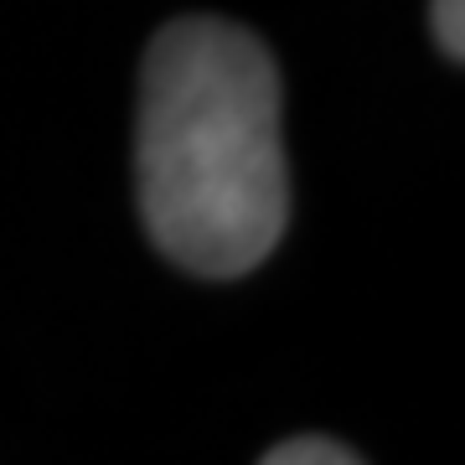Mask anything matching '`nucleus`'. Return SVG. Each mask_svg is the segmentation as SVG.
<instances>
[{
	"mask_svg": "<svg viewBox=\"0 0 465 465\" xmlns=\"http://www.w3.org/2000/svg\"><path fill=\"white\" fill-rule=\"evenodd\" d=\"M280 67L249 26L182 16L140 67L134 186L150 243L202 280H238L290 223Z\"/></svg>",
	"mask_w": 465,
	"mask_h": 465,
	"instance_id": "1",
	"label": "nucleus"
},
{
	"mask_svg": "<svg viewBox=\"0 0 465 465\" xmlns=\"http://www.w3.org/2000/svg\"><path fill=\"white\" fill-rule=\"evenodd\" d=\"M362 455L341 440H326V434H295V440H280V445L264 450V465H357Z\"/></svg>",
	"mask_w": 465,
	"mask_h": 465,
	"instance_id": "2",
	"label": "nucleus"
},
{
	"mask_svg": "<svg viewBox=\"0 0 465 465\" xmlns=\"http://www.w3.org/2000/svg\"><path fill=\"white\" fill-rule=\"evenodd\" d=\"M430 32L434 47L445 52L450 63L465 57V0H430Z\"/></svg>",
	"mask_w": 465,
	"mask_h": 465,
	"instance_id": "3",
	"label": "nucleus"
}]
</instances>
